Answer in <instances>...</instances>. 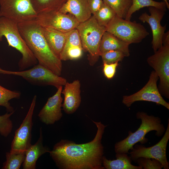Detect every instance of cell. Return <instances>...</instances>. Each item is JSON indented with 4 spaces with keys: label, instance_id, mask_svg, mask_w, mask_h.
Instances as JSON below:
<instances>
[{
    "label": "cell",
    "instance_id": "1",
    "mask_svg": "<svg viewBox=\"0 0 169 169\" xmlns=\"http://www.w3.org/2000/svg\"><path fill=\"white\" fill-rule=\"evenodd\" d=\"M97 126L94 139L83 144L66 140L56 144L50 156L57 166L64 169H104L102 165L104 147L101 139L107 125L92 120Z\"/></svg>",
    "mask_w": 169,
    "mask_h": 169
},
{
    "label": "cell",
    "instance_id": "2",
    "mask_svg": "<svg viewBox=\"0 0 169 169\" xmlns=\"http://www.w3.org/2000/svg\"><path fill=\"white\" fill-rule=\"evenodd\" d=\"M19 32L38 64L60 76L62 61L52 51L43 33L41 26L36 20L18 23Z\"/></svg>",
    "mask_w": 169,
    "mask_h": 169
},
{
    "label": "cell",
    "instance_id": "3",
    "mask_svg": "<svg viewBox=\"0 0 169 169\" xmlns=\"http://www.w3.org/2000/svg\"><path fill=\"white\" fill-rule=\"evenodd\" d=\"M136 117L141 120L140 127L135 132L129 131L126 137L115 143L116 153H127L138 142L142 144L146 143L148 139L145 136L151 131H156L155 135L158 137L162 136L165 133V128L159 117L149 115L143 111H138L136 113Z\"/></svg>",
    "mask_w": 169,
    "mask_h": 169
},
{
    "label": "cell",
    "instance_id": "4",
    "mask_svg": "<svg viewBox=\"0 0 169 169\" xmlns=\"http://www.w3.org/2000/svg\"><path fill=\"white\" fill-rule=\"evenodd\" d=\"M5 37L8 46L18 50L22 55L18 63L20 70H23L38 64V61L22 37L18 23L4 17H0V41Z\"/></svg>",
    "mask_w": 169,
    "mask_h": 169
},
{
    "label": "cell",
    "instance_id": "5",
    "mask_svg": "<svg viewBox=\"0 0 169 169\" xmlns=\"http://www.w3.org/2000/svg\"><path fill=\"white\" fill-rule=\"evenodd\" d=\"M78 31L83 50L89 53V64L93 66L100 56L99 48L102 36L106 28L100 25L93 15L76 28Z\"/></svg>",
    "mask_w": 169,
    "mask_h": 169
},
{
    "label": "cell",
    "instance_id": "6",
    "mask_svg": "<svg viewBox=\"0 0 169 169\" xmlns=\"http://www.w3.org/2000/svg\"><path fill=\"white\" fill-rule=\"evenodd\" d=\"M106 30L129 45L141 42L149 34L140 23L135 21L127 20L116 15L108 24Z\"/></svg>",
    "mask_w": 169,
    "mask_h": 169
},
{
    "label": "cell",
    "instance_id": "7",
    "mask_svg": "<svg viewBox=\"0 0 169 169\" xmlns=\"http://www.w3.org/2000/svg\"><path fill=\"white\" fill-rule=\"evenodd\" d=\"M0 73L18 76L33 84L38 85H51L57 89L64 86L67 79L58 75L52 71L38 64L28 70L11 71L0 68Z\"/></svg>",
    "mask_w": 169,
    "mask_h": 169
},
{
    "label": "cell",
    "instance_id": "8",
    "mask_svg": "<svg viewBox=\"0 0 169 169\" xmlns=\"http://www.w3.org/2000/svg\"><path fill=\"white\" fill-rule=\"evenodd\" d=\"M147 61L157 75L160 81L158 88L161 95L169 98V40L162 41V45Z\"/></svg>",
    "mask_w": 169,
    "mask_h": 169
},
{
    "label": "cell",
    "instance_id": "9",
    "mask_svg": "<svg viewBox=\"0 0 169 169\" xmlns=\"http://www.w3.org/2000/svg\"><path fill=\"white\" fill-rule=\"evenodd\" d=\"M37 16L31 0H0V17L18 23L35 20Z\"/></svg>",
    "mask_w": 169,
    "mask_h": 169
},
{
    "label": "cell",
    "instance_id": "10",
    "mask_svg": "<svg viewBox=\"0 0 169 169\" xmlns=\"http://www.w3.org/2000/svg\"><path fill=\"white\" fill-rule=\"evenodd\" d=\"M159 77L156 73L152 71L146 84L137 92L130 95L123 96L122 103L127 107L131 106L135 102L145 101L162 105L169 110V103L166 102L160 94L157 85Z\"/></svg>",
    "mask_w": 169,
    "mask_h": 169
},
{
    "label": "cell",
    "instance_id": "11",
    "mask_svg": "<svg viewBox=\"0 0 169 169\" xmlns=\"http://www.w3.org/2000/svg\"><path fill=\"white\" fill-rule=\"evenodd\" d=\"M165 134L161 139L156 144L146 147L142 144H135L129 153L131 159L136 163L138 158L143 157L154 158L162 164L164 169H169V163L166 155V149L169 139V120Z\"/></svg>",
    "mask_w": 169,
    "mask_h": 169
},
{
    "label": "cell",
    "instance_id": "12",
    "mask_svg": "<svg viewBox=\"0 0 169 169\" xmlns=\"http://www.w3.org/2000/svg\"><path fill=\"white\" fill-rule=\"evenodd\" d=\"M35 20L41 27H51L66 33L76 28L80 23L73 15L59 11L38 14Z\"/></svg>",
    "mask_w": 169,
    "mask_h": 169
},
{
    "label": "cell",
    "instance_id": "13",
    "mask_svg": "<svg viewBox=\"0 0 169 169\" xmlns=\"http://www.w3.org/2000/svg\"><path fill=\"white\" fill-rule=\"evenodd\" d=\"M36 99L37 96L35 95L26 117L19 127L15 132L11 144V151H25L31 145L32 116Z\"/></svg>",
    "mask_w": 169,
    "mask_h": 169
},
{
    "label": "cell",
    "instance_id": "14",
    "mask_svg": "<svg viewBox=\"0 0 169 169\" xmlns=\"http://www.w3.org/2000/svg\"><path fill=\"white\" fill-rule=\"evenodd\" d=\"M149 15L145 12L139 17L141 22H146L150 25L152 31V47L154 52L162 45V38L166 29V25L162 26L161 22L165 14L166 11L153 7H149Z\"/></svg>",
    "mask_w": 169,
    "mask_h": 169
},
{
    "label": "cell",
    "instance_id": "15",
    "mask_svg": "<svg viewBox=\"0 0 169 169\" xmlns=\"http://www.w3.org/2000/svg\"><path fill=\"white\" fill-rule=\"evenodd\" d=\"M62 87L61 86L57 88L55 94L49 98L38 115L40 120L46 124H53L62 117L63 98L61 95Z\"/></svg>",
    "mask_w": 169,
    "mask_h": 169
},
{
    "label": "cell",
    "instance_id": "16",
    "mask_svg": "<svg viewBox=\"0 0 169 169\" xmlns=\"http://www.w3.org/2000/svg\"><path fill=\"white\" fill-rule=\"evenodd\" d=\"M64 86L61 92L64 96L63 110L66 114H72L78 109L81 102L80 81L76 79L71 83L67 82Z\"/></svg>",
    "mask_w": 169,
    "mask_h": 169
},
{
    "label": "cell",
    "instance_id": "17",
    "mask_svg": "<svg viewBox=\"0 0 169 169\" xmlns=\"http://www.w3.org/2000/svg\"><path fill=\"white\" fill-rule=\"evenodd\" d=\"M59 12L73 15L80 23L88 19L92 14L87 0H67Z\"/></svg>",
    "mask_w": 169,
    "mask_h": 169
},
{
    "label": "cell",
    "instance_id": "18",
    "mask_svg": "<svg viewBox=\"0 0 169 169\" xmlns=\"http://www.w3.org/2000/svg\"><path fill=\"white\" fill-rule=\"evenodd\" d=\"M41 28L43 33L50 48L59 58L69 32H62L49 27Z\"/></svg>",
    "mask_w": 169,
    "mask_h": 169
},
{
    "label": "cell",
    "instance_id": "19",
    "mask_svg": "<svg viewBox=\"0 0 169 169\" xmlns=\"http://www.w3.org/2000/svg\"><path fill=\"white\" fill-rule=\"evenodd\" d=\"M43 136L42 128L40 130V136L37 142L31 145L25 151V158L23 163L24 169H35L36 162L40 156L50 151L43 145Z\"/></svg>",
    "mask_w": 169,
    "mask_h": 169
},
{
    "label": "cell",
    "instance_id": "20",
    "mask_svg": "<svg viewBox=\"0 0 169 169\" xmlns=\"http://www.w3.org/2000/svg\"><path fill=\"white\" fill-rule=\"evenodd\" d=\"M129 44L119 39L110 33L105 31L100 43V54L110 50H117L122 52L127 57L130 55Z\"/></svg>",
    "mask_w": 169,
    "mask_h": 169
},
{
    "label": "cell",
    "instance_id": "21",
    "mask_svg": "<svg viewBox=\"0 0 169 169\" xmlns=\"http://www.w3.org/2000/svg\"><path fill=\"white\" fill-rule=\"evenodd\" d=\"M115 160H108L105 156L102 158V165L106 169H142L140 166L131 163L132 160L127 153H116Z\"/></svg>",
    "mask_w": 169,
    "mask_h": 169
},
{
    "label": "cell",
    "instance_id": "22",
    "mask_svg": "<svg viewBox=\"0 0 169 169\" xmlns=\"http://www.w3.org/2000/svg\"><path fill=\"white\" fill-rule=\"evenodd\" d=\"M37 15L41 13L58 12L67 0H31Z\"/></svg>",
    "mask_w": 169,
    "mask_h": 169
},
{
    "label": "cell",
    "instance_id": "23",
    "mask_svg": "<svg viewBox=\"0 0 169 169\" xmlns=\"http://www.w3.org/2000/svg\"><path fill=\"white\" fill-rule=\"evenodd\" d=\"M153 7L166 11L167 5L164 1L158 2L153 0H132V5L129 10L125 20H130L133 14L145 7Z\"/></svg>",
    "mask_w": 169,
    "mask_h": 169
},
{
    "label": "cell",
    "instance_id": "24",
    "mask_svg": "<svg viewBox=\"0 0 169 169\" xmlns=\"http://www.w3.org/2000/svg\"><path fill=\"white\" fill-rule=\"evenodd\" d=\"M118 17L125 19L132 3V0H103Z\"/></svg>",
    "mask_w": 169,
    "mask_h": 169
},
{
    "label": "cell",
    "instance_id": "25",
    "mask_svg": "<svg viewBox=\"0 0 169 169\" xmlns=\"http://www.w3.org/2000/svg\"><path fill=\"white\" fill-rule=\"evenodd\" d=\"M25 151H13L6 153V161L2 169H19L25 158Z\"/></svg>",
    "mask_w": 169,
    "mask_h": 169
},
{
    "label": "cell",
    "instance_id": "26",
    "mask_svg": "<svg viewBox=\"0 0 169 169\" xmlns=\"http://www.w3.org/2000/svg\"><path fill=\"white\" fill-rule=\"evenodd\" d=\"M93 15L100 25L106 28L116 15L111 8L104 2L100 8Z\"/></svg>",
    "mask_w": 169,
    "mask_h": 169
},
{
    "label": "cell",
    "instance_id": "27",
    "mask_svg": "<svg viewBox=\"0 0 169 169\" xmlns=\"http://www.w3.org/2000/svg\"><path fill=\"white\" fill-rule=\"evenodd\" d=\"M20 95L18 91L8 90L0 85V106L5 107L8 112L14 111L9 101L13 99H18Z\"/></svg>",
    "mask_w": 169,
    "mask_h": 169
},
{
    "label": "cell",
    "instance_id": "28",
    "mask_svg": "<svg viewBox=\"0 0 169 169\" xmlns=\"http://www.w3.org/2000/svg\"><path fill=\"white\" fill-rule=\"evenodd\" d=\"M83 51L81 46L70 47L62 50L59 58L61 61L77 59L82 56Z\"/></svg>",
    "mask_w": 169,
    "mask_h": 169
},
{
    "label": "cell",
    "instance_id": "29",
    "mask_svg": "<svg viewBox=\"0 0 169 169\" xmlns=\"http://www.w3.org/2000/svg\"><path fill=\"white\" fill-rule=\"evenodd\" d=\"M101 56L103 63L110 64L122 60L125 57V55L121 52L117 50H110L101 54Z\"/></svg>",
    "mask_w": 169,
    "mask_h": 169
},
{
    "label": "cell",
    "instance_id": "30",
    "mask_svg": "<svg viewBox=\"0 0 169 169\" xmlns=\"http://www.w3.org/2000/svg\"><path fill=\"white\" fill-rule=\"evenodd\" d=\"M14 111L0 115V133L4 137L7 136L12 131L13 123L10 117Z\"/></svg>",
    "mask_w": 169,
    "mask_h": 169
},
{
    "label": "cell",
    "instance_id": "31",
    "mask_svg": "<svg viewBox=\"0 0 169 169\" xmlns=\"http://www.w3.org/2000/svg\"><path fill=\"white\" fill-rule=\"evenodd\" d=\"M136 163L143 169H161L163 168L161 163L154 158L141 157L137 159Z\"/></svg>",
    "mask_w": 169,
    "mask_h": 169
},
{
    "label": "cell",
    "instance_id": "32",
    "mask_svg": "<svg viewBox=\"0 0 169 169\" xmlns=\"http://www.w3.org/2000/svg\"><path fill=\"white\" fill-rule=\"evenodd\" d=\"M118 64V62L110 64L103 63V73L108 79H110L114 77Z\"/></svg>",
    "mask_w": 169,
    "mask_h": 169
},
{
    "label": "cell",
    "instance_id": "33",
    "mask_svg": "<svg viewBox=\"0 0 169 169\" xmlns=\"http://www.w3.org/2000/svg\"><path fill=\"white\" fill-rule=\"evenodd\" d=\"M91 14L94 15L104 3L102 0H87Z\"/></svg>",
    "mask_w": 169,
    "mask_h": 169
},
{
    "label": "cell",
    "instance_id": "34",
    "mask_svg": "<svg viewBox=\"0 0 169 169\" xmlns=\"http://www.w3.org/2000/svg\"><path fill=\"white\" fill-rule=\"evenodd\" d=\"M166 3L167 5V8L168 9L169 8V4L168 2L166 0H163Z\"/></svg>",
    "mask_w": 169,
    "mask_h": 169
},
{
    "label": "cell",
    "instance_id": "35",
    "mask_svg": "<svg viewBox=\"0 0 169 169\" xmlns=\"http://www.w3.org/2000/svg\"><path fill=\"white\" fill-rule=\"evenodd\" d=\"M168 2H169V0H166Z\"/></svg>",
    "mask_w": 169,
    "mask_h": 169
}]
</instances>
